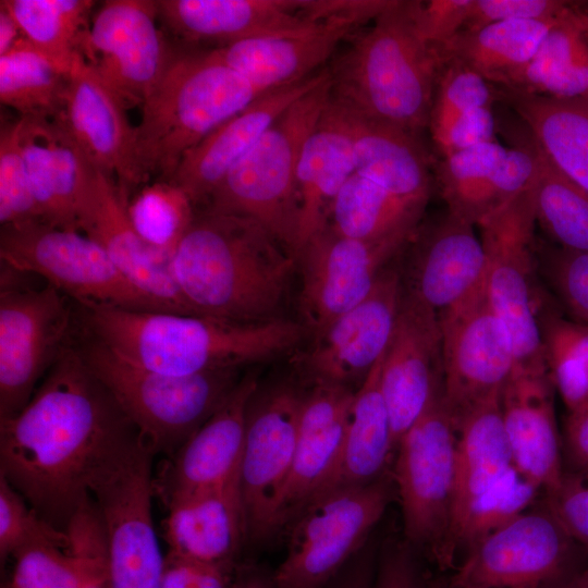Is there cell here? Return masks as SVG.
I'll return each instance as SVG.
<instances>
[{
  "label": "cell",
  "instance_id": "cell-9",
  "mask_svg": "<svg viewBox=\"0 0 588 588\" xmlns=\"http://www.w3.org/2000/svg\"><path fill=\"white\" fill-rule=\"evenodd\" d=\"M396 492L392 471L373 482L328 492L290 524L273 588H324L365 546Z\"/></svg>",
  "mask_w": 588,
  "mask_h": 588
},
{
  "label": "cell",
  "instance_id": "cell-16",
  "mask_svg": "<svg viewBox=\"0 0 588 588\" xmlns=\"http://www.w3.org/2000/svg\"><path fill=\"white\" fill-rule=\"evenodd\" d=\"M438 315L442 393L456 422L471 407L502 390L516 362L509 332L490 304L486 278Z\"/></svg>",
  "mask_w": 588,
  "mask_h": 588
},
{
  "label": "cell",
  "instance_id": "cell-2",
  "mask_svg": "<svg viewBox=\"0 0 588 588\" xmlns=\"http://www.w3.org/2000/svg\"><path fill=\"white\" fill-rule=\"evenodd\" d=\"M195 315L238 323L285 319L294 255L259 222L201 209L171 257Z\"/></svg>",
  "mask_w": 588,
  "mask_h": 588
},
{
  "label": "cell",
  "instance_id": "cell-10",
  "mask_svg": "<svg viewBox=\"0 0 588 588\" xmlns=\"http://www.w3.org/2000/svg\"><path fill=\"white\" fill-rule=\"evenodd\" d=\"M456 439V422L441 389L399 441L392 470L405 541L438 566L451 520Z\"/></svg>",
  "mask_w": 588,
  "mask_h": 588
},
{
  "label": "cell",
  "instance_id": "cell-4",
  "mask_svg": "<svg viewBox=\"0 0 588 588\" xmlns=\"http://www.w3.org/2000/svg\"><path fill=\"white\" fill-rule=\"evenodd\" d=\"M416 1L390 0L328 65L331 97L413 135L429 126L442 62L420 35Z\"/></svg>",
  "mask_w": 588,
  "mask_h": 588
},
{
  "label": "cell",
  "instance_id": "cell-31",
  "mask_svg": "<svg viewBox=\"0 0 588 588\" xmlns=\"http://www.w3.org/2000/svg\"><path fill=\"white\" fill-rule=\"evenodd\" d=\"M353 173L355 161L350 114L330 94L304 143L297 167L298 222L294 256L309 237L328 225L332 203Z\"/></svg>",
  "mask_w": 588,
  "mask_h": 588
},
{
  "label": "cell",
  "instance_id": "cell-41",
  "mask_svg": "<svg viewBox=\"0 0 588 588\" xmlns=\"http://www.w3.org/2000/svg\"><path fill=\"white\" fill-rule=\"evenodd\" d=\"M68 77L22 37L0 56V101L22 118H53L61 111Z\"/></svg>",
  "mask_w": 588,
  "mask_h": 588
},
{
  "label": "cell",
  "instance_id": "cell-43",
  "mask_svg": "<svg viewBox=\"0 0 588 588\" xmlns=\"http://www.w3.org/2000/svg\"><path fill=\"white\" fill-rule=\"evenodd\" d=\"M126 210L143 241L169 258L196 212L192 201L180 187L171 182L157 180L134 192Z\"/></svg>",
  "mask_w": 588,
  "mask_h": 588
},
{
  "label": "cell",
  "instance_id": "cell-21",
  "mask_svg": "<svg viewBox=\"0 0 588 588\" xmlns=\"http://www.w3.org/2000/svg\"><path fill=\"white\" fill-rule=\"evenodd\" d=\"M126 106L79 56L68 77L58 120L93 168L112 177L124 199L143 181L136 164V126L126 115Z\"/></svg>",
  "mask_w": 588,
  "mask_h": 588
},
{
  "label": "cell",
  "instance_id": "cell-19",
  "mask_svg": "<svg viewBox=\"0 0 588 588\" xmlns=\"http://www.w3.org/2000/svg\"><path fill=\"white\" fill-rule=\"evenodd\" d=\"M390 0H354L346 10L309 25L242 39L212 49L217 57L265 93L324 69L336 50L372 21Z\"/></svg>",
  "mask_w": 588,
  "mask_h": 588
},
{
  "label": "cell",
  "instance_id": "cell-57",
  "mask_svg": "<svg viewBox=\"0 0 588 588\" xmlns=\"http://www.w3.org/2000/svg\"><path fill=\"white\" fill-rule=\"evenodd\" d=\"M497 123L491 106L470 110L433 138L441 158L452 152L495 140Z\"/></svg>",
  "mask_w": 588,
  "mask_h": 588
},
{
  "label": "cell",
  "instance_id": "cell-51",
  "mask_svg": "<svg viewBox=\"0 0 588 588\" xmlns=\"http://www.w3.org/2000/svg\"><path fill=\"white\" fill-rule=\"evenodd\" d=\"M546 506L588 551V470L565 471L561 483L546 493Z\"/></svg>",
  "mask_w": 588,
  "mask_h": 588
},
{
  "label": "cell",
  "instance_id": "cell-61",
  "mask_svg": "<svg viewBox=\"0 0 588 588\" xmlns=\"http://www.w3.org/2000/svg\"><path fill=\"white\" fill-rule=\"evenodd\" d=\"M22 37L14 17L0 4V56L9 52Z\"/></svg>",
  "mask_w": 588,
  "mask_h": 588
},
{
  "label": "cell",
  "instance_id": "cell-13",
  "mask_svg": "<svg viewBox=\"0 0 588 588\" xmlns=\"http://www.w3.org/2000/svg\"><path fill=\"white\" fill-rule=\"evenodd\" d=\"M305 393L293 377L259 383L249 400L238 471L247 543L277 537L275 514L294 460Z\"/></svg>",
  "mask_w": 588,
  "mask_h": 588
},
{
  "label": "cell",
  "instance_id": "cell-59",
  "mask_svg": "<svg viewBox=\"0 0 588 588\" xmlns=\"http://www.w3.org/2000/svg\"><path fill=\"white\" fill-rule=\"evenodd\" d=\"M564 441L574 470H588V404L568 412L564 425Z\"/></svg>",
  "mask_w": 588,
  "mask_h": 588
},
{
  "label": "cell",
  "instance_id": "cell-60",
  "mask_svg": "<svg viewBox=\"0 0 588 588\" xmlns=\"http://www.w3.org/2000/svg\"><path fill=\"white\" fill-rule=\"evenodd\" d=\"M232 588H273L272 574L258 566L243 564Z\"/></svg>",
  "mask_w": 588,
  "mask_h": 588
},
{
  "label": "cell",
  "instance_id": "cell-6",
  "mask_svg": "<svg viewBox=\"0 0 588 588\" xmlns=\"http://www.w3.org/2000/svg\"><path fill=\"white\" fill-rule=\"evenodd\" d=\"M152 454H173L224 403L238 368L175 376L137 366L84 334L73 343Z\"/></svg>",
  "mask_w": 588,
  "mask_h": 588
},
{
  "label": "cell",
  "instance_id": "cell-28",
  "mask_svg": "<svg viewBox=\"0 0 588 588\" xmlns=\"http://www.w3.org/2000/svg\"><path fill=\"white\" fill-rule=\"evenodd\" d=\"M548 370L514 367L501 390V413L514 467L546 493L562 481L561 441Z\"/></svg>",
  "mask_w": 588,
  "mask_h": 588
},
{
  "label": "cell",
  "instance_id": "cell-8",
  "mask_svg": "<svg viewBox=\"0 0 588 588\" xmlns=\"http://www.w3.org/2000/svg\"><path fill=\"white\" fill-rule=\"evenodd\" d=\"M535 197L536 171L522 193L478 226L486 255L488 297L509 332L515 367L548 370L539 315L551 302L539 283Z\"/></svg>",
  "mask_w": 588,
  "mask_h": 588
},
{
  "label": "cell",
  "instance_id": "cell-50",
  "mask_svg": "<svg viewBox=\"0 0 588 588\" xmlns=\"http://www.w3.org/2000/svg\"><path fill=\"white\" fill-rule=\"evenodd\" d=\"M536 254L539 275L576 321L588 326V253L567 250L536 238Z\"/></svg>",
  "mask_w": 588,
  "mask_h": 588
},
{
  "label": "cell",
  "instance_id": "cell-38",
  "mask_svg": "<svg viewBox=\"0 0 588 588\" xmlns=\"http://www.w3.org/2000/svg\"><path fill=\"white\" fill-rule=\"evenodd\" d=\"M569 13L548 32L530 61L498 87L573 99L588 97V34Z\"/></svg>",
  "mask_w": 588,
  "mask_h": 588
},
{
  "label": "cell",
  "instance_id": "cell-20",
  "mask_svg": "<svg viewBox=\"0 0 588 588\" xmlns=\"http://www.w3.org/2000/svg\"><path fill=\"white\" fill-rule=\"evenodd\" d=\"M353 0H157L159 21L181 46L215 49L293 30L348 9Z\"/></svg>",
  "mask_w": 588,
  "mask_h": 588
},
{
  "label": "cell",
  "instance_id": "cell-55",
  "mask_svg": "<svg viewBox=\"0 0 588 588\" xmlns=\"http://www.w3.org/2000/svg\"><path fill=\"white\" fill-rule=\"evenodd\" d=\"M242 565H207L168 552L160 588H232Z\"/></svg>",
  "mask_w": 588,
  "mask_h": 588
},
{
  "label": "cell",
  "instance_id": "cell-18",
  "mask_svg": "<svg viewBox=\"0 0 588 588\" xmlns=\"http://www.w3.org/2000/svg\"><path fill=\"white\" fill-rule=\"evenodd\" d=\"M156 1L108 0L93 16L82 56L127 107L142 105L172 57Z\"/></svg>",
  "mask_w": 588,
  "mask_h": 588
},
{
  "label": "cell",
  "instance_id": "cell-22",
  "mask_svg": "<svg viewBox=\"0 0 588 588\" xmlns=\"http://www.w3.org/2000/svg\"><path fill=\"white\" fill-rule=\"evenodd\" d=\"M442 384L439 315L403 291L381 372V389L390 415L394 453L403 434L424 413Z\"/></svg>",
  "mask_w": 588,
  "mask_h": 588
},
{
  "label": "cell",
  "instance_id": "cell-49",
  "mask_svg": "<svg viewBox=\"0 0 588 588\" xmlns=\"http://www.w3.org/2000/svg\"><path fill=\"white\" fill-rule=\"evenodd\" d=\"M520 144L507 148L505 157L493 173L456 216L478 225L530 184L536 171V156L529 136Z\"/></svg>",
  "mask_w": 588,
  "mask_h": 588
},
{
  "label": "cell",
  "instance_id": "cell-34",
  "mask_svg": "<svg viewBox=\"0 0 588 588\" xmlns=\"http://www.w3.org/2000/svg\"><path fill=\"white\" fill-rule=\"evenodd\" d=\"M345 108L352 124L355 172L399 197L427 203L429 164L417 136Z\"/></svg>",
  "mask_w": 588,
  "mask_h": 588
},
{
  "label": "cell",
  "instance_id": "cell-7",
  "mask_svg": "<svg viewBox=\"0 0 588 588\" xmlns=\"http://www.w3.org/2000/svg\"><path fill=\"white\" fill-rule=\"evenodd\" d=\"M330 94L329 75L275 120L229 171L204 209L259 222L294 255L299 157Z\"/></svg>",
  "mask_w": 588,
  "mask_h": 588
},
{
  "label": "cell",
  "instance_id": "cell-58",
  "mask_svg": "<svg viewBox=\"0 0 588 588\" xmlns=\"http://www.w3.org/2000/svg\"><path fill=\"white\" fill-rule=\"evenodd\" d=\"M378 550L371 536L324 588H371Z\"/></svg>",
  "mask_w": 588,
  "mask_h": 588
},
{
  "label": "cell",
  "instance_id": "cell-48",
  "mask_svg": "<svg viewBox=\"0 0 588 588\" xmlns=\"http://www.w3.org/2000/svg\"><path fill=\"white\" fill-rule=\"evenodd\" d=\"M506 152L507 148L493 140L441 158L438 180L441 196L450 212L458 215L463 210Z\"/></svg>",
  "mask_w": 588,
  "mask_h": 588
},
{
  "label": "cell",
  "instance_id": "cell-62",
  "mask_svg": "<svg viewBox=\"0 0 588 588\" xmlns=\"http://www.w3.org/2000/svg\"><path fill=\"white\" fill-rule=\"evenodd\" d=\"M574 17L580 27L588 34V10L578 4L574 9Z\"/></svg>",
  "mask_w": 588,
  "mask_h": 588
},
{
  "label": "cell",
  "instance_id": "cell-15",
  "mask_svg": "<svg viewBox=\"0 0 588 588\" xmlns=\"http://www.w3.org/2000/svg\"><path fill=\"white\" fill-rule=\"evenodd\" d=\"M71 298L50 284L0 291V419L20 413L71 343Z\"/></svg>",
  "mask_w": 588,
  "mask_h": 588
},
{
  "label": "cell",
  "instance_id": "cell-35",
  "mask_svg": "<svg viewBox=\"0 0 588 588\" xmlns=\"http://www.w3.org/2000/svg\"><path fill=\"white\" fill-rule=\"evenodd\" d=\"M66 531L72 549L36 544L13 558L9 588H84L106 566L102 527L93 502L71 519Z\"/></svg>",
  "mask_w": 588,
  "mask_h": 588
},
{
  "label": "cell",
  "instance_id": "cell-33",
  "mask_svg": "<svg viewBox=\"0 0 588 588\" xmlns=\"http://www.w3.org/2000/svg\"><path fill=\"white\" fill-rule=\"evenodd\" d=\"M384 353L355 391L339 461L316 499L335 490L369 485L389 471L388 464L395 453L381 389Z\"/></svg>",
  "mask_w": 588,
  "mask_h": 588
},
{
  "label": "cell",
  "instance_id": "cell-37",
  "mask_svg": "<svg viewBox=\"0 0 588 588\" xmlns=\"http://www.w3.org/2000/svg\"><path fill=\"white\" fill-rule=\"evenodd\" d=\"M563 17L504 21L461 30L434 49L442 64L461 62L498 86L530 61L548 32Z\"/></svg>",
  "mask_w": 588,
  "mask_h": 588
},
{
  "label": "cell",
  "instance_id": "cell-11",
  "mask_svg": "<svg viewBox=\"0 0 588 588\" xmlns=\"http://www.w3.org/2000/svg\"><path fill=\"white\" fill-rule=\"evenodd\" d=\"M587 554L544 505L466 551L446 588H565L588 565Z\"/></svg>",
  "mask_w": 588,
  "mask_h": 588
},
{
  "label": "cell",
  "instance_id": "cell-5",
  "mask_svg": "<svg viewBox=\"0 0 588 588\" xmlns=\"http://www.w3.org/2000/svg\"><path fill=\"white\" fill-rule=\"evenodd\" d=\"M212 49L176 47L142 105L135 156L145 182H170L183 157L259 95Z\"/></svg>",
  "mask_w": 588,
  "mask_h": 588
},
{
  "label": "cell",
  "instance_id": "cell-29",
  "mask_svg": "<svg viewBox=\"0 0 588 588\" xmlns=\"http://www.w3.org/2000/svg\"><path fill=\"white\" fill-rule=\"evenodd\" d=\"M20 118L22 152L41 221L79 232L94 168L57 117Z\"/></svg>",
  "mask_w": 588,
  "mask_h": 588
},
{
  "label": "cell",
  "instance_id": "cell-52",
  "mask_svg": "<svg viewBox=\"0 0 588 588\" xmlns=\"http://www.w3.org/2000/svg\"><path fill=\"white\" fill-rule=\"evenodd\" d=\"M574 2L559 0H473L462 30L513 20H553L565 16Z\"/></svg>",
  "mask_w": 588,
  "mask_h": 588
},
{
  "label": "cell",
  "instance_id": "cell-17",
  "mask_svg": "<svg viewBox=\"0 0 588 588\" xmlns=\"http://www.w3.org/2000/svg\"><path fill=\"white\" fill-rule=\"evenodd\" d=\"M402 293L401 268L393 261L360 303L335 318L297 353L294 367L299 382L306 388L340 385L357 390L390 343Z\"/></svg>",
  "mask_w": 588,
  "mask_h": 588
},
{
  "label": "cell",
  "instance_id": "cell-1",
  "mask_svg": "<svg viewBox=\"0 0 588 588\" xmlns=\"http://www.w3.org/2000/svg\"><path fill=\"white\" fill-rule=\"evenodd\" d=\"M138 436L70 343L27 405L0 419V476L66 531L96 474Z\"/></svg>",
  "mask_w": 588,
  "mask_h": 588
},
{
  "label": "cell",
  "instance_id": "cell-25",
  "mask_svg": "<svg viewBox=\"0 0 588 588\" xmlns=\"http://www.w3.org/2000/svg\"><path fill=\"white\" fill-rule=\"evenodd\" d=\"M328 77L326 66L304 79L262 93L192 148L170 182L187 195L195 208L206 207L229 171L275 120Z\"/></svg>",
  "mask_w": 588,
  "mask_h": 588
},
{
  "label": "cell",
  "instance_id": "cell-42",
  "mask_svg": "<svg viewBox=\"0 0 588 588\" xmlns=\"http://www.w3.org/2000/svg\"><path fill=\"white\" fill-rule=\"evenodd\" d=\"M528 135L536 156V223L554 245L588 253V193L564 174Z\"/></svg>",
  "mask_w": 588,
  "mask_h": 588
},
{
  "label": "cell",
  "instance_id": "cell-63",
  "mask_svg": "<svg viewBox=\"0 0 588 588\" xmlns=\"http://www.w3.org/2000/svg\"><path fill=\"white\" fill-rule=\"evenodd\" d=\"M84 588H110L107 566Z\"/></svg>",
  "mask_w": 588,
  "mask_h": 588
},
{
  "label": "cell",
  "instance_id": "cell-47",
  "mask_svg": "<svg viewBox=\"0 0 588 588\" xmlns=\"http://www.w3.org/2000/svg\"><path fill=\"white\" fill-rule=\"evenodd\" d=\"M36 544L72 549L68 531L45 520L26 500L0 476V559L3 564L27 547Z\"/></svg>",
  "mask_w": 588,
  "mask_h": 588
},
{
  "label": "cell",
  "instance_id": "cell-36",
  "mask_svg": "<svg viewBox=\"0 0 588 588\" xmlns=\"http://www.w3.org/2000/svg\"><path fill=\"white\" fill-rule=\"evenodd\" d=\"M495 89L550 160L588 193V97L560 99Z\"/></svg>",
  "mask_w": 588,
  "mask_h": 588
},
{
  "label": "cell",
  "instance_id": "cell-54",
  "mask_svg": "<svg viewBox=\"0 0 588 588\" xmlns=\"http://www.w3.org/2000/svg\"><path fill=\"white\" fill-rule=\"evenodd\" d=\"M473 0L416 1V23L422 38L433 48L460 33L468 19Z\"/></svg>",
  "mask_w": 588,
  "mask_h": 588
},
{
  "label": "cell",
  "instance_id": "cell-40",
  "mask_svg": "<svg viewBox=\"0 0 588 588\" xmlns=\"http://www.w3.org/2000/svg\"><path fill=\"white\" fill-rule=\"evenodd\" d=\"M23 37L68 74L82 56L90 27V0H1Z\"/></svg>",
  "mask_w": 588,
  "mask_h": 588
},
{
  "label": "cell",
  "instance_id": "cell-45",
  "mask_svg": "<svg viewBox=\"0 0 588 588\" xmlns=\"http://www.w3.org/2000/svg\"><path fill=\"white\" fill-rule=\"evenodd\" d=\"M22 119L0 131V223L19 226L42 222L35 201L21 146Z\"/></svg>",
  "mask_w": 588,
  "mask_h": 588
},
{
  "label": "cell",
  "instance_id": "cell-44",
  "mask_svg": "<svg viewBox=\"0 0 588 588\" xmlns=\"http://www.w3.org/2000/svg\"><path fill=\"white\" fill-rule=\"evenodd\" d=\"M540 489L514 466L475 504L458 536L456 555L525 513Z\"/></svg>",
  "mask_w": 588,
  "mask_h": 588
},
{
  "label": "cell",
  "instance_id": "cell-23",
  "mask_svg": "<svg viewBox=\"0 0 588 588\" xmlns=\"http://www.w3.org/2000/svg\"><path fill=\"white\" fill-rule=\"evenodd\" d=\"M258 384L256 373L246 372L224 403L160 466L154 493L166 509L238 478L246 411Z\"/></svg>",
  "mask_w": 588,
  "mask_h": 588
},
{
  "label": "cell",
  "instance_id": "cell-64",
  "mask_svg": "<svg viewBox=\"0 0 588 588\" xmlns=\"http://www.w3.org/2000/svg\"><path fill=\"white\" fill-rule=\"evenodd\" d=\"M565 588H588V565Z\"/></svg>",
  "mask_w": 588,
  "mask_h": 588
},
{
  "label": "cell",
  "instance_id": "cell-56",
  "mask_svg": "<svg viewBox=\"0 0 588 588\" xmlns=\"http://www.w3.org/2000/svg\"><path fill=\"white\" fill-rule=\"evenodd\" d=\"M415 550L404 541H385L378 550L371 588H426Z\"/></svg>",
  "mask_w": 588,
  "mask_h": 588
},
{
  "label": "cell",
  "instance_id": "cell-30",
  "mask_svg": "<svg viewBox=\"0 0 588 588\" xmlns=\"http://www.w3.org/2000/svg\"><path fill=\"white\" fill-rule=\"evenodd\" d=\"M456 434L453 504L441 569L453 565L458 536L475 504L514 466L502 419L501 391L461 416Z\"/></svg>",
  "mask_w": 588,
  "mask_h": 588
},
{
  "label": "cell",
  "instance_id": "cell-27",
  "mask_svg": "<svg viewBox=\"0 0 588 588\" xmlns=\"http://www.w3.org/2000/svg\"><path fill=\"white\" fill-rule=\"evenodd\" d=\"M354 389L306 388L292 468L275 514V535H284L296 516L320 493L339 461Z\"/></svg>",
  "mask_w": 588,
  "mask_h": 588
},
{
  "label": "cell",
  "instance_id": "cell-14",
  "mask_svg": "<svg viewBox=\"0 0 588 588\" xmlns=\"http://www.w3.org/2000/svg\"><path fill=\"white\" fill-rule=\"evenodd\" d=\"M419 228V226H418ZM418 228L377 240L343 236L326 225L296 252L301 324L313 338L360 303Z\"/></svg>",
  "mask_w": 588,
  "mask_h": 588
},
{
  "label": "cell",
  "instance_id": "cell-39",
  "mask_svg": "<svg viewBox=\"0 0 588 588\" xmlns=\"http://www.w3.org/2000/svg\"><path fill=\"white\" fill-rule=\"evenodd\" d=\"M426 205L399 197L355 172L334 198L328 224L343 236L377 240L418 228Z\"/></svg>",
  "mask_w": 588,
  "mask_h": 588
},
{
  "label": "cell",
  "instance_id": "cell-3",
  "mask_svg": "<svg viewBox=\"0 0 588 588\" xmlns=\"http://www.w3.org/2000/svg\"><path fill=\"white\" fill-rule=\"evenodd\" d=\"M77 305L85 335L137 366L175 376L243 369L294 350L307 333L301 322L286 318L238 323L163 310Z\"/></svg>",
  "mask_w": 588,
  "mask_h": 588
},
{
  "label": "cell",
  "instance_id": "cell-24",
  "mask_svg": "<svg viewBox=\"0 0 588 588\" xmlns=\"http://www.w3.org/2000/svg\"><path fill=\"white\" fill-rule=\"evenodd\" d=\"M126 205L114 177L94 168L79 210V232L99 244L142 293L172 313L195 315L174 280L171 258L143 241L128 218Z\"/></svg>",
  "mask_w": 588,
  "mask_h": 588
},
{
  "label": "cell",
  "instance_id": "cell-12",
  "mask_svg": "<svg viewBox=\"0 0 588 588\" xmlns=\"http://www.w3.org/2000/svg\"><path fill=\"white\" fill-rule=\"evenodd\" d=\"M0 260L44 279L76 304L170 311L137 290L101 246L78 231L44 222L3 226Z\"/></svg>",
  "mask_w": 588,
  "mask_h": 588
},
{
  "label": "cell",
  "instance_id": "cell-53",
  "mask_svg": "<svg viewBox=\"0 0 588 588\" xmlns=\"http://www.w3.org/2000/svg\"><path fill=\"white\" fill-rule=\"evenodd\" d=\"M544 359L567 358L588 365V326L565 319L553 303L539 315Z\"/></svg>",
  "mask_w": 588,
  "mask_h": 588
},
{
  "label": "cell",
  "instance_id": "cell-32",
  "mask_svg": "<svg viewBox=\"0 0 588 588\" xmlns=\"http://www.w3.org/2000/svg\"><path fill=\"white\" fill-rule=\"evenodd\" d=\"M163 520L168 552L193 562L235 566L246 539L238 478L172 503Z\"/></svg>",
  "mask_w": 588,
  "mask_h": 588
},
{
  "label": "cell",
  "instance_id": "cell-26",
  "mask_svg": "<svg viewBox=\"0 0 588 588\" xmlns=\"http://www.w3.org/2000/svg\"><path fill=\"white\" fill-rule=\"evenodd\" d=\"M401 268L403 291L438 314L468 295L486 275V255L474 224L450 212L419 225Z\"/></svg>",
  "mask_w": 588,
  "mask_h": 588
},
{
  "label": "cell",
  "instance_id": "cell-46",
  "mask_svg": "<svg viewBox=\"0 0 588 588\" xmlns=\"http://www.w3.org/2000/svg\"><path fill=\"white\" fill-rule=\"evenodd\" d=\"M497 98L494 85L461 62L443 63L436 86L429 128L432 139L442 134L460 115L491 106Z\"/></svg>",
  "mask_w": 588,
  "mask_h": 588
}]
</instances>
